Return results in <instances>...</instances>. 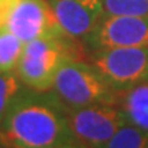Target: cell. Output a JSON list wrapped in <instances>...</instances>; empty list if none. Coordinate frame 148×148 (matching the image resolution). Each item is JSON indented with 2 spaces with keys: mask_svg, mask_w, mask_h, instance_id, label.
I'll use <instances>...</instances> for the list:
<instances>
[{
  "mask_svg": "<svg viewBox=\"0 0 148 148\" xmlns=\"http://www.w3.org/2000/svg\"><path fill=\"white\" fill-rule=\"evenodd\" d=\"M67 121L78 148H106L126 119L116 104L99 103L67 111Z\"/></svg>",
  "mask_w": 148,
  "mask_h": 148,
  "instance_id": "obj_5",
  "label": "cell"
},
{
  "mask_svg": "<svg viewBox=\"0 0 148 148\" xmlns=\"http://www.w3.org/2000/svg\"><path fill=\"white\" fill-rule=\"evenodd\" d=\"M51 90L67 108L90 104H116L119 92L112 89L99 70L82 59L64 62L55 75Z\"/></svg>",
  "mask_w": 148,
  "mask_h": 148,
  "instance_id": "obj_3",
  "label": "cell"
},
{
  "mask_svg": "<svg viewBox=\"0 0 148 148\" xmlns=\"http://www.w3.org/2000/svg\"><path fill=\"white\" fill-rule=\"evenodd\" d=\"M104 14L148 15V0H101Z\"/></svg>",
  "mask_w": 148,
  "mask_h": 148,
  "instance_id": "obj_13",
  "label": "cell"
},
{
  "mask_svg": "<svg viewBox=\"0 0 148 148\" xmlns=\"http://www.w3.org/2000/svg\"><path fill=\"white\" fill-rule=\"evenodd\" d=\"M5 29L23 42L64 33L47 0H15L7 18Z\"/></svg>",
  "mask_w": 148,
  "mask_h": 148,
  "instance_id": "obj_7",
  "label": "cell"
},
{
  "mask_svg": "<svg viewBox=\"0 0 148 148\" xmlns=\"http://www.w3.org/2000/svg\"><path fill=\"white\" fill-rule=\"evenodd\" d=\"M106 148H148V133L126 121L108 140Z\"/></svg>",
  "mask_w": 148,
  "mask_h": 148,
  "instance_id": "obj_11",
  "label": "cell"
},
{
  "mask_svg": "<svg viewBox=\"0 0 148 148\" xmlns=\"http://www.w3.org/2000/svg\"><path fill=\"white\" fill-rule=\"evenodd\" d=\"M84 58L82 42L66 33L36 38L25 42L15 73L26 88L51 90L55 75L64 62Z\"/></svg>",
  "mask_w": 148,
  "mask_h": 148,
  "instance_id": "obj_2",
  "label": "cell"
},
{
  "mask_svg": "<svg viewBox=\"0 0 148 148\" xmlns=\"http://www.w3.org/2000/svg\"><path fill=\"white\" fill-rule=\"evenodd\" d=\"M116 106L129 123L148 133V81L121 92Z\"/></svg>",
  "mask_w": 148,
  "mask_h": 148,
  "instance_id": "obj_9",
  "label": "cell"
},
{
  "mask_svg": "<svg viewBox=\"0 0 148 148\" xmlns=\"http://www.w3.org/2000/svg\"><path fill=\"white\" fill-rule=\"evenodd\" d=\"M23 88L15 70L14 71H1L0 73V125L4 119L7 111L12 104L15 96Z\"/></svg>",
  "mask_w": 148,
  "mask_h": 148,
  "instance_id": "obj_12",
  "label": "cell"
},
{
  "mask_svg": "<svg viewBox=\"0 0 148 148\" xmlns=\"http://www.w3.org/2000/svg\"><path fill=\"white\" fill-rule=\"evenodd\" d=\"M85 58L119 93L148 81V47L97 49L86 52Z\"/></svg>",
  "mask_w": 148,
  "mask_h": 148,
  "instance_id": "obj_4",
  "label": "cell"
},
{
  "mask_svg": "<svg viewBox=\"0 0 148 148\" xmlns=\"http://www.w3.org/2000/svg\"><path fill=\"white\" fill-rule=\"evenodd\" d=\"M25 42L8 29L0 30V73L14 71L21 58Z\"/></svg>",
  "mask_w": 148,
  "mask_h": 148,
  "instance_id": "obj_10",
  "label": "cell"
},
{
  "mask_svg": "<svg viewBox=\"0 0 148 148\" xmlns=\"http://www.w3.org/2000/svg\"><path fill=\"white\" fill-rule=\"evenodd\" d=\"M69 108L53 90L23 86L0 125L7 147L78 148L67 121Z\"/></svg>",
  "mask_w": 148,
  "mask_h": 148,
  "instance_id": "obj_1",
  "label": "cell"
},
{
  "mask_svg": "<svg viewBox=\"0 0 148 148\" xmlns=\"http://www.w3.org/2000/svg\"><path fill=\"white\" fill-rule=\"evenodd\" d=\"M7 147V144H5L4 138H3V136H1V133H0V148H5Z\"/></svg>",
  "mask_w": 148,
  "mask_h": 148,
  "instance_id": "obj_14",
  "label": "cell"
},
{
  "mask_svg": "<svg viewBox=\"0 0 148 148\" xmlns=\"http://www.w3.org/2000/svg\"><path fill=\"white\" fill-rule=\"evenodd\" d=\"M85 53L119 47H148V15L103 14L82 38Z\"/></svg>",
  "mask_w": 148,
  "mask_h": 148,
  "instance_id": "obj_6",
  "label": "cell"
},
{
  "mask_svg": "<svg viewBox=\"0 0 148 148\" xmlns=\"http://www.w3.org/2000/svg\"><path fill=\"white\" fill-rule=\"evenodd\" d=\"M60 29L67 36L82 41L103 14L101 0H47Z\"/></svg>",
  "mask_w": 148,
  "mask_h": 148,
  "instance_id": "obj_8",
  "label": "cell"
},
{
  "mask_svg": "<svg viewBox=\"0 0 148 148\" xmlns=\"http://www.w3.org/2000/svg\"><path fill=\"white\" fill-rule=\"evenodd\" d=\"M4 27H5V22H4V19L1 18V15H0V30L4 29Z\"/></svg>",
  "mask_w": 148,
  "mask_h": 148,
  "instance_id": "obj_15",
  "label": "cell"
}]
</instances>
